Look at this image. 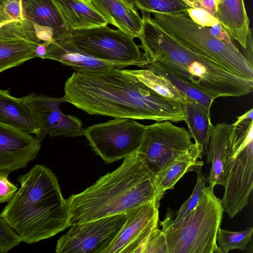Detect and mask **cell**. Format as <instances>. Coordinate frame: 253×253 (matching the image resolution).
I'll use <instances>...</instances> for the list:
<instances>
[{"label": "cell", "mask_w": 253, "mask_h": 253, "mask_svg": "<svg viewBox=\"0 0 253 253\" xmlns=\"http://www.w3.org/2000/svg\"><path fill=\"white\" fill-rule=\"evenodd\" d=\"M66 102L90 115L114 118L184 121V102L154 91L129 70L77 69L65 84Z\"/></svg>", "instance_id": "obj_1"}, {"label": "cell", "mask_w": 253, "mask_h": 253, "mask_svg": "<svg viewBox=\"0 0 253 253\" xmlns=\"http://www.w3.org/2000/svg\"><path fill=\"white\" fill-rule=\"evenodd\" d=\"M142 13L139 46L149 63H157L214 100L220 97H240L253 91V81L186 47L155 25L150 13Z\"/></svg>", "instance_id": "obj_2"}, {"label": "cell", "mask_w": 253, "mask_h": 253, "mask_svg": "<svg viewBox=\"0 0 253 253\" xmlns=\"http://www.w3.org/2000/svg\"><path fill=\"white\" fill-rule=\"evenodd\" d=\"M20 188L0 215L21 242L31 245L50 238L69 225V210L57 177L45 166L36 164L17 178Z\"/></svg>", "instance_id": "obj_3"}, {"label": "cell", "mask_w": 253, "mask_h": 253, "mask_svg": "<svg viewBox=\"0 0 253 253\" xmlns=\"http://www.w3.org/2000/svg\"><path fill=\"white\" fill-rule=\"evenodd\" d=\"M67 200L69 226L112 215L125 213L157 200L155 175L136 152L114 171L100 177Z\"/></svg>", "instance_id": "obj_4"}, {"label": "cell", "mask_w": 253, "mask_h": 253, "mask_svg": "<svg viewBox=\"0 0 253 253\" xmlns=\"http://www.w3.org/2000/svg\"><path fill=\"white\" fill-rule=\"evenodd\" d=\"M214 187H205L196 207L178 222H171V213L161 222L168 253H219L216 235L223 210Z\"/></svg>", "instance_id": "obj_5"}, {"label": "cell", "mask_w": 253, "mask_h": 253, "mask_svg": "<svg viewBox=\"0 0 253 253\" xmlns=\"http://www.w3.org/2000/svg\"><path fill=\"white\" fill-rule=\"evenodd\" d=\"M151 13V21L178 42L236 75L253 82V67L236 46L216 38L208 27L195 22L187 11Z\"/></svg>", "instance_id": "obj_6"}, {"label": "cell", "mask_w": 253, "mask_h": 253, "mask_svg": "<svg viewBox=\"0 0 253 253\" xmlns=\"http://www.w3.org/2000/svg\"><path fill=\"white\" fill-rule=\"evenodd\" d=\"M220 200L223 211L233 218L249 203L253 187V126L237 124L230 138V165Z\"/></svg>", "instance_id": "obj_7"}, {"label": "cell", "mask_w": 253, "mask_h": 253, "mask_svg": "<svg viewBox=\"0 0 253 253\" xmlns=\"http://www.w3.org/2000/svg\"><path fill=\"white\" fill-rule=\"evenodd\" d=\"M134 38L107 25L73 31L61 41L94 58L127 67L134 65L143 68L149 62Z\"/></svg>", "instance_id": "obj_8"}, {"label": "cell", "mask_w": 253, "mask_h": 253, "mask_svg": "<svg viewBox=\"0 0 253 253\" xmlns=\"http://www.w3.org/2000/svg\"><path fill=\"white\" fill-rule=\"evenodd\" d=\"M146 126L129 118H115L84 129L92 150L107 164L137 152Z\"/></svg>", "instance_id": "obj_9"}, {"label": "cell", "mask_w": 253, "mask_h": 253, "mask_svg": "<svg viewBox=\"0 0 253 253\" xmlns=\"http://www.w3.org/2000/svg\"><path fill=\"white\" fill-rule=\"evenodd\" d=\"M194 145L184 127L176 126L169 121L157 122L146 126L137 153L155 176Z\"/></svg>", "instance_id": "obj_10"}, {"label": "cell", "mask_w": 253, "mask_h": 253, "mask_svg": "<svg viewBox=\"0 0 253 253\" xmlns=\"http://www.w3.org/2000/svg\"><path fill=\"white\" fill-rule=\"evenodd\" d=\"M120 213L70 226L55 247L56 253H105L126 220Z\"/></svg>", "instance_id": "obj_11"}, {"label": "cell", "mask_w": 253, "mask_h": 253, "mask_svg": "<svg viewBox=\"0 0 253 253\" xmlns=\"http://www.w3.org/2000/svg\"><path fill=\"white\" fill-rule=\"evenodd\" d=\"M22 99L38 124L39 131L35 137L40 142L47 135L65 137L84 135L85 128L81 120L61 112L60 105L66 102L63 97L57 98L33 93Z\"/></svg>", "instance_id": "obj_12"}, {"label": "cell", "mask_w": 253, "mask_h": 253, "mask_svg": "<svg viewBox=\"0 0 253 253\" xmlns=\"http://www.w3.org/2000/svg\"><path fill=\"white\" fill-rule=\"evenodd\" d=\"M42 42L34 25L25 19L0 23V73L38 57Z\"/></svg>", "instance_id": "obj_13"}, {"label": "cell", "mask_w": 253, "mask_h": 253, "mask_svg": "<svg viewBox=\"0 0 253 253\" xmlns=\"http://www.w3.org/2000/svg\"><path fill=\"white\" fill-rule=\"evenodd\" d=\"M159 207L153 201L126 211V222L105 253H136L158 225Z\"/></svg>", "instance_id": "obj_14"}, {"label": "cell", "mask_w": 253, "mask_h": 253, "mask_svg": "<svg viewBox=\"0 0 253 253\" xmlns=\"http://www.w3.org/2000/svg\"><path fill=\"white\" fill-rule=\"evenodd\" d=\"M41 143L30 133L0 122V171L25 168L38 156Z\"/></svg>", "instance_id": "obj_15"}, {"label": "cell", "mask_w": 253, "mask_h": 253, "mask_svg": "<svg viewBox=\"0 0 253 253\" xmlns=\"http://www.w3.org/2000/svg\"><path fill=\"white\" fill-rule=\"evenodd\" d=\"M24 19L33 24L42 42L60 41L73 32L53 0H22Z\"/></svg>", "instance_id": "obj_16"}, {"label": "cell", "mask_w": 253, "mask_h": 253, "mask_svg": "<svg viewBox=\"0 0 253 253\" xmlns=\"http://www.w3.org/2000/svg\"><path fill=\"white\" fill-rule=\"evenodd\" d=\"M232 124L226 123L212 124L209 144L207 163H211L208 177L210 184L224 186L229 169L230 155V138Z\"/></svg>", "instance_id": "obj_17"}, {"label": "cell", "mask_w": 253, "mask_h": 253, "mask_svg": "<svg viewBox=\"0 0 253 253\" xmlns=\"http://www.w3.org/2000/svg\"><path fill=\"white\" fill-rule=\"evenodd\" d=\"M106 20L118 29L138 38L142 19L134 8L122 0H87Z\"/></svg>", "instance_id": "obj_18"}, {"label": "cell", "mask_w": 253, "mask_h": 253, "mask_svg": "<svg viewBox=\"0 0 253 253\" xmlns=\"http://www.w3.org/2000/svg\"><path fill=\"white\" fill-rule=\"evenodd\" d=\"M43 59L57 61L76 70H99L127 67L94 58L62 41L47 42Z\"/></svg>", "instance_id": "obj_19"}, {"label": "cell", "mask_w": 253, "mask_h": 253, "mask_svg": "<svg viewBox=\"0 0 253 253\" xmlns=\"http://www.w3.org/2000/svg\"><path fill=\"white\" fill-rule=\"evenodd\" d=\"M214 17L228 32L232 39L245 48L250 29V20L244 0H215Z\"/></svg>", "instance_id": "obj_20"}, {"label": "cell", "mask_w": 253, "mask_h": 253, "mask_svg": "<svg viewBox=\"0 0 253 253\" xmlns=\"http://www.w3.org/2000/svg\"><path fill=\"white\" fill-rule=\"evenodd\" d=\"M53 0L71 31L105 26L108 24L87 0Z\"/></svg>", "instance_id": "obj_21"}, {"label": "cell", "mask_w": 253, "mask_h": 253, "mask_svg": "<svg viewBox=\"0 0 253 253\" xmlns=\"http://www.w3.org/2000/svg\"><path fill=\"white\" fill-rule=\"evenodd\" d=\"M203 157L200 147L193 146L180 155L155 176L157 200L160 202L165 192L172 189L176 182L188 171L194 169Z\"/></svg>", "instance_id": "obj_22"}, {"label": "cell", "mask_w": 253, "mask_h": 253, "mask_svg": "<svg viewBox=\"0 0 253 253\" xmlns=\"http://www.w3.org/2000/svg\"><path fill=\"white\" fill-rule=\"evenodd\" d=\"M0 122L30 134L37 135L38 124L22 98L0 89Z\"/></svg>", "instance_id": "obj_23"}, {"label": "cell", "mask_w": 253, "mask_h": 253, "mask_svg": "<svg viewBox=\"0 0 253 253\" xmlns=\"http://www.w3.org/2000/svg\"><path fill=\"white\" fill-rule=\"evenodd\" d=\"M185 120L188 132L200 148L203 156L209 155L212 124L210 111L197 101L187 97L184 101Z\"/></svg>", "instance_id": "obj_24"}, {"label": "cell", "mask_w": 253, "mask_h": 253, "mask_svg": "<svg viewBox=\"0 0 253 253\" xmlns=\"http://www.w3.org/2000/svg\"><path fill=\"white\" fill-rule=\"evenodd\" d=\"M141 82L155 92L166 98L184 102L187 96L178 90L167 79L148 69L129 70Z\"/></svg>", "instance_id": "obj_25"}, {"label": "cell", "mask_w": 253, "mask_h": 253, "mask_svg": "<svg viewBox=\"0 0 253 253\" xmlns=\"http://www.w3.org/2000/svg\"><path fill=\"white\" fill-rule=\"evenodd\" d=\"M143 68L150 69L157 75L167 79L174 87L184 93L188 97L197 101L210 111L214 100L196 87L172 74L155 62H150Z\"/></svg>", "instance_id": "obj_26"}, {"label": "cell", "mask_w": 253, "mask_h": 253, "mask_svg": "<svg viewBox=\"0 0 253 253\" xmlns=\"http://www.w3.org/2000/svg\"><path fill=\"white\" fill-rule=\"evenodd\" d=\"M253 227H250L239 232H233L221 229H218L216 242L219 253H227L233 250H245L252 239Z\"/></svg>", "instance_id": "obj_27"}, {"label": "cell", "mask_w": 253, "mask_h": 253, "mask_svg": "<svg viewBox=\"0 0 253 253\" xmlns=\"http://www.w3.org/2000/svg\"><path fill=\"white\" fill-rule=\"evenodd\" d=\"M136 8L141 12L176 13L186 12L195 7L186 0H134Z\"/></svg>", "instance_id": "obj_28"}, {"label": "cell", "mask_w": 253, "mask_h": 253, "mask_svg": "<svg viewBox=\"0 0 253 253\" xmlns=\"http://www.w3.org/2000/svg\"><path fill=\"white\" fill-rule=\"evenodd\" d=\"M203 162L201 161L197 164L194 169L197 174V182L194 190L190 197L182 205L175 218L173 219L171 217L170 220L173 223L181 220L191 211H192L198 204L202 192L205 186L206 179L202 171Z\"/></svg>", "instance_id": "obj_29"}, {"label": "cell", "mask_w": 253, "mask_h": 253, "mask_svg": "<svg viewBox=\"0 0 253 253\" xmlns=\"http://www.w3.org/2000/svg\"><path fill=\"white\" fill-rule=\"evenodd\" d=\"M136 253H168L165 235L158 225L152 230Z\"/></svg>", "instance_id": "obj_30"}, {"label": "cell", "mask_w": 253, "mask_h": 253, "mask_svg": "<svg viewBox=\"0 0 253 253\" xmlns=\"http://www.w3.org/2000/svg\"><path fill=\"white\" fill-rule=\"evenodd\" d=\"M21 242L17 233L0 215V253L8 252Z\"/></svg>", "instance_id": "obj_31"}, {"label": "cell", "mask_w": 253, "mask_h": 253, "mask_svg": "<svg viewBox=\"0 0 253 253\" xmlns=\"http://www.w3.org/2000/svg\"><path fill=\"white\" fill-rule=\"evenodd\" d=\"M22 19V0H8L0 4V23Z\"/></svg>", "instance_id": "obj_32"}, {"label": "cell", "mask_w": 253, "mask_h": 253, "mask_svg": "<svg viewBox=\"0 0 253 253\" xmlns=\"http://www.w3.org/2000/svg\"><path fill=\"white\" fill-rule=\"evenodd\" d=\"M9 173L0 171V204L7 202L18 190V187L8 179Z\"/></svg>", "instance_id": "obj_33"}, {"label": "cell", "mask_w": 253, "mask_h": 253, "mask_svg": "<svg viewBox=\"0 0 253 253\" xmlns=\"http://www.w3.org/2000/svg\"><path fill=\"white\" fill-rule=\"evenodd\" d=\"M190 18L196 23L207 27L212 26L217 20L205 10L198 8L191 7L188 11Z\"/></svg>", "instance_id": "obj_34"}, {"label": "cell", "mask_w": 253, "mask_h": 253, "mask_svg": "<svg viewBox=\"0 0 253 253\" xmlns=\"http://www.w3.org/2000/svg\"><path fill=\"white\" fill-rule=\"evenodd\" d=\"M208 28L211 34L219 40L229 44H234L230 35L219 22Z\"/></svg>", "instance_id": "obj_35"}, {"label": "cell", "mask_w": 253, "mask_h": 253, "mask_svg": "<svg viewBox=\"0 0 253 253\" xmlns=\"http://www.w3.org/2000/svg\"><path fill=\"white\" fill-rule=\"evenodd\" d=\"M243 55L250 64L253 67V40L252 29L250 28L246 39L245 48H243Z\"/></svg>", "instance_id": "obj_36"}, {"label": "cell", "mask_w": 253, "mask_h": 253, "mask_svg": "<svg viewBox=\"0 0 253 253\" xmlns=\"http://www.w3.org/2000/svg\"><path fill=\"white\" fill-rule=\"evenodd\" d=\"M193 2L195 7L202 8L214 16L216 12L215 0H199Z\"/></svg>", "instance_id": "obj_37"}, {"label": "cell", "mask_w": 253, "mask_h": 253, "mask_svg": "<svg viewBox=\"0 0 253 253\" xmlns=\"http://www.w3.org/2000/svg\"><path fill=\"white\" fill-rule=\"evenodd\" d=\"M127 4H128L129 5L131 6L132 7L137 9L135 7V3H134V0H122Z\"/></svg>", "instance_id": "obj_38"}, {"label": "cell", "mask_w": 253, "mask_h": 253, "mask_svg": "<svg viewBox=\"0 0 253 253\" xmlns=\"http://www.w3.org/2000/svg\"><path fill=\"white\" fill-rule=\"evenodd\" d=\"M8 0H0V4L3 3L7 1Z\"/></svg>", "instance_id": "obj_39"}, {"label": "cell", "mask_w": 253, "mask_h": 253, "mask_svg": "<svg viewBox=\"0 0 253 253\" xmlns=\"http://www.w3.org/2000/svg\"><path fill=\"white\" fill-rule=\"evenodd\" d=\"M188 1H189L190 2H191L192 3H193V1H195V0H187ZM194 4V3H193Z\"/></svg>", "instance_id": "obj_40"}, {"label": "cell", "mask_w": 253, "mask_h": 253, "mask_svg": "<svg viewBox=\"0 0 253 253\" xmlns=\"http://www.w3.org/2000/svg\"></svg>", "instance_id": "obj_41"}]
</instances>
